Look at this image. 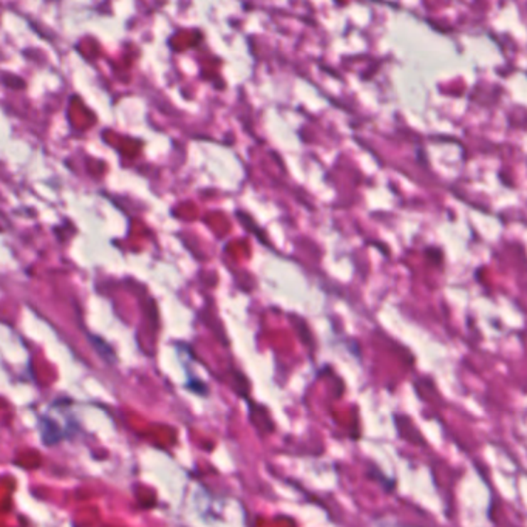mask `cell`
I'll return each instance as SVG.
<instances>
[{"label": "cell", "instance_id": "1", "mask_svg": "<svg viewBox=\"0 0 527 527\" xmlns=\"http://www.w3.org/2000/svg\"><path fill=\"white\" fill-rule=\"evenodd\" d=\"M376 527H416V526H405V524H401V523H396L393 520H380L377 523Z\"/></svg>", "mask_w": 527, "mask_h": 527}]
</instances>
